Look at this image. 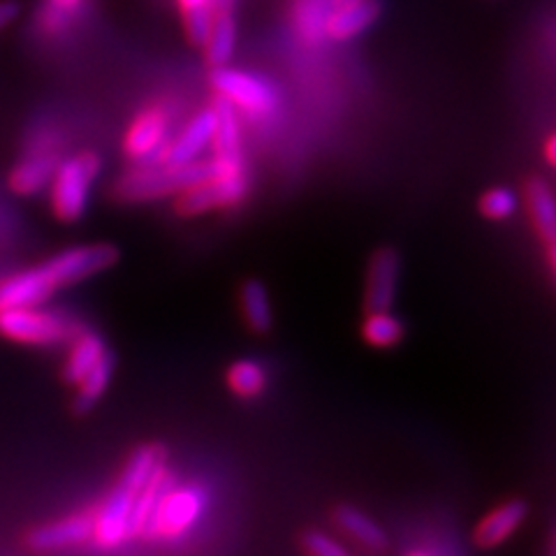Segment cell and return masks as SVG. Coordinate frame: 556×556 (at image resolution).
Here are the masks:
<instances>
[{"label": "cell", "mask_w": 556, "mask_h": 556, "mask_svg": "<svg viewBox=\"0 0 556 556\" xmlns=\"http://www.w3.org/2000/svg\"><path fill=\"white\" fill-rule=\"evenodd\" d=\"M225 378H228L230 390L243 399L260 396L267 388V371L263 364H257L253 359H239L230 364L228 376Z\"/></svg>", "instance_id": "27"}, {"label": "cell", "mask_w": 556, "mask_h": 556, "mask_svg": "<svg viewBox=\"0 0 556 556\" xmlns=\"http://www.w3.org/2000/svg\"><path fill=\"white\" fill-rule=\"evenodd\" d=\"M137 492L118 480L108 501L93 513V535L91 541L98 547L112 549L130 538V513Z\"/></svg>", "instance_id": "8"}, {"label": "cell", "mask_w": 556, "mask_h": 556, "mask_svg": "<svg viewBox=\"0 0 556 556\" xmlns=\"http://www.w3.org/2000/svg\"><path fill=\"white\" fill-rule=\"evenodd\" d=\"M59 155L56 153H30L26 155L24 161L16 163L10 172L8 177V184H10V190L16 195H35L40 193V190H45L51 181V177H54V172L59 167Z\"/></svg>", "instance_id": "17"}, {"label": "cell", "mask_w": 556, "mask_h": 556, "mask_svg": "<svg viewBox=\"0 0 556 556\" xmlns=\"http://www.w3.org/2000/svg\"><path fill=\"white\" fill-rule=\"evenodd\" d=\"M16 14H20V5L12 3V0H5V3H0V28L8 26Z\"/></svg>", "instance_id": "31"}, {"label": "cell", "mask_w": 556, "mask_h": 556, "mask_svg": "<svg viewBox=\"0 0 556 556\" xmlns=\"http://www.w3.org/2000/svg\"><path fill=\"white\" fill-rule=\"evenodd\" d=\"M70 325L42 306L0 308V337L26 345H51L67 339Z\"/></svg>", "instance_id": "4"}, {"label": "cell", "mask_w": 556, "mask_h": 556, "mask_svg": "<svg viewBox=\"0 0 556 556\" xmlns=\"http://www.w3.org/2000/svg\"><path fill=\"white\" fill-rule=\"evenodd\" d=\"M545 159L552 167H556V135H552L545 144Z\"/></svg>", "instance_id": "32"}, {"label": "cell", "mask_w": 556, "mask_h": 556, "mask_svg": "<svg viewBox=\"0 0 556 556\" xmlns=\"http://www.w3.org/2000/svg\"><path fill=\"white\" fill-rule=\"evenodd\" d=\"M302 545L313 556H345L348 554V549L325 531H306L302 535Z\"/></svg>", "instance_id": "30"}, {"label": "cell", "mask_w": 556, "mask_h": 556, "mask_svg": "<svg viewBox=\"0 0 556 556\" xmlns=\"http://www.w3.org/2000/svg\"><path fill=\"white\" fill-rule=\"evenodd\" d=\"M404 323L390 311L367 313V320L362 325V337L369 345L376 348H392L404 339Z\"/></svg>", "instance_id": "28"}, {"label": "cell", "mask_w": 556, "mask_h": 556, "mask_svg": "<svg viewBox=\"0 0 556 556\" xmlns=\"http://www.w3.org/2000/svg\"><path fill=\"white\" fill-rule=\"evenodd\" d=\"M341 0H294L292 20L300 35L308 42L327 38V20Z\"/></svg>", "instance_id": "21"}, {"label": "cell", "mask_w": 556, "mask_h": 556, "mask_svg": "<svg viewBox=\"0 0 556 556\" xmlns=\"http://www.w3.org/2000/svg\"><path fill=\"white\" fill-rule=\"evenodd\" d=\"M247 174L243 177H212L208 181L181 190L174 208H177L179 216H200L212 212V208L237 204L247 198Z\"/></svg>", "instance_id": "7"}, {"label": "cell", "mask_w": 556, "mask_h": 556, "mask_svg": "<svg viewBox=\"0 0 556 556\" xmlns=\"http://www.w3.org/2000/svg\"><path fill=\"white\" fill-rule=\"evenodd\" d=\"M399 274H402V255L394 249H378L367 267V290H364V308L367 313L390 311L396 298Z\"/></svg>", "instance_id": "10"}, {"label": "cell", "mask_w": 556, "mask_h": 556, "mask_svg": "<svg viewBox=\"0 0 556 556\" xmlns=\"http://www.w3.org/2000/svg\"><path fill=\"white\" fill-rule=\"evenodd\" d=\"M51 3H54L61 10H73L79 3V0H51Z\"/></svg>", "instance_id": "33"}, {"label": "cell", "mask_w": 556, "mask_h": 556, "mask_svg": "<svg viewBox=\"0 0 556 556\" xmlns=\"http://www.w3.org/2000/svg\"><path fill=\"white\" fill-rule=\"evenodd\" d=\"M112 376H114V355L108 351L93 364L89 371H86V376L77 382L79 390H77V396H75V402H73L75 413H79V415L81 413H89L96 406L98 399L104 392H108Z\"/></svg>", "instance_id": "22"}, {"label": "cell", "mask_w": 556, "mask_h": 556, "mask_svg": "<svg viewBox=\"0 0 556 556\" xmlns=\"http://www.w3.org/2000/svg\"><path fill=\"white\" fill-rule=\"evenodd\" d=\"M179 10L188 40L195 47H204L218 10L216 0H179Z\"/></svg>", "instance_id": "26"}, {"label": "cell", "mask_w": 556, "mask_h": 556, "mask_svg": "<svg viewBox=\"0 0 556 556\" xmlns=\"http://www.w3.org/2000/svg\"><path fill=\"white\" fill-rule=\"evenodd\" d=\"M212 84L220 98L232 102L239 110H247L253 116L271 114L278 108V91L267 79L257 75L220 65L214 67Z\"/></svg>", "instance_id": "5"}, {"label": "cell", "mask_w": 556, "mask_h": 556, "mask_svg": "<svg viewBox=\"0 0 556 556\" xmlns=\"http://www.w3.org/2000/svg\"><path fill=\"white\" fill-rule=\"evenodd\" d=\"M527 204L535 232L543 241H556V200L543 179H531L527 184Z\"/></svg>", "instance_id": "20"}, {"label": "cell", "mask_w": 556, "mask_h": 556, "mask_svg": "<svg viewBox=\"0 0 556 556\" xmlns=\"http://www.w3.org/2000/svg\"><path fill=\"white\" fill-rule=\"evenodd\" d=\"M165 459H167V452L161 445L137 447L130 455V459L124 468V473H121L118 480L128 484L130 490L139 492L153 478V473L165 464Z\"/></svg>", "instance_id": "25"}, {"label": "cell", "mask_w": 556, "mask_h": 556, "mask_svg": "<svg viewBox=\"0 0 556 556\" xmlns=\"http://www.w3.org/2000/svg\"><path fill=\"white\" fill-rule=\"evenodd\" d=\"M102 167L100 155L93 151H81L73 159L59 163L54 177L49 181L51 212L63 223L79 220L89 208L91 186Z\"/></svg>", "instance_id": "2"}, {"label": "cell", "mask_w": 556, "mask_h": 556, "mask_svg": "<svg viewBox=\"0 0 556 556\" xmlns=\"http://www.w3.org/2000/svg\"><path fill=\"white\" fill-rule=\"evenodd\" d=\"M206 51V61L212 67L228 65L237 49V20L232 8L216 10L212 30L202 47Z\"/></svg>", "instance_id": "18"}, {"label": "cell", "mask_w": 556, "mask_h": 556, "mask_svg": "<svg viewBox=\"0 0 556 556\" xmlns=\"http://www.w3.org/2000/svg\"><path fill=\"white\" fill-rule=\"evenodd\" d=\"M334 519L341 527V531L351 535L353 541H357L362 547L374 549V552H382L388 547L386 531H382L367 513L357 510L355 506H339L334 513Z\"/></svg>", "instance_id": "19"}, {"label": "cell", "mask_w": 556, "mask_h": 556, "mask_svg": "<svg viewBox=\"0 0 556 556\" xmlns=\"http://www.w3.org/2000/svg\"><path fill=\"white\" fill-rule=\"evenodd\" d=\"M480 212L492 220H506L517 212V195L506 186L486 190L480 200Z\"/></svg>", "instance_id": "29"}, {"label": "cell", "mask_w": 556, "mask_h": 556, "mask_svg": "<svg viewBox=\"0 0 556 556\" xmlns=\"http://www.w3.org/2000/svg\"><path fill=\"white\" fill-rule=\"evenodd\" d=\"M241 308L247 325L253 329L255 334H267L274 325V313L269 304V292L263 281L257 278H249L247 283L241 286Z\"/></svg>", "instance_id": "23"}, {"label": "cell", "mask_w": 556, "mask_h": 556, "mask_svg": "<svg viewBox=\"0 0 556 556\" xmlns=\"http://www.w3.org/2000/svg\"><path fill=\"white\" fill-rule=\"evenodd\" d=\"M118 257L121 253L112 243H91V247H75L51 255L45 263V269L61 290L114 267Z\"/></svg>", "instance_id": "6"}, {"label": "cell", "mask_w": 556, "mask_h": 556, "mask_svg": "<svg viewBox=\"0 0 556 556\" xmlns=\"http://www.w3.org/2000/svg\"><path fill=\"white\" fill-rule=\"evenodd\" d=\"M214 130H216V112L204 110L198 116H193V121L184 128V132L174 139V142L165 149V159L163 163H172V165H181V163H190L198 161L200 153L212 144L214 139Z\"/></svg>", "instance_id": "16"}, {"label": "cell", "mask_w": 556, "mask_h": 556, "mask_svg": "<svg viewBox=\"0 0 556 556\" xmlns=\"http://www.w3.org/2000/svg\"><path fill=\"white\" fill-rule=\"evenodd\" d=\"M216 112V130H214V163L216 174L214 177H243L247 165H243L241 153V132H239V118L235 112V104L225 98H216L214 102Z\"/></svg>", "instance_id": "9"}, {"label": "cell", "mask_w": 556, "mask_h": 556, "mask_svg": "<svg viewBox=\"0 0 556 556\" xmlns=\"http://www.w3.org/2000/svg\"><path fill=\"white\" fill-rule=\"evenodd\" d=\"M91 535H93V513H79L75 517L56 521V525H47L30 531L28 545L40 552L63 549V547H73V545L91 541Z\"/></svg>", "instance_id": "15"}, {"label": "cell", "mask_w": 556, "mask_h": 556, "mask_svg": "<svg viewBox=\"0 0 556 556\" xmlns=\"http://www.w3.org/2000/svg\"><path fill=\"white\" fill-rule=\"evenodd\" d=\"M206 498L200 486H169L153 508L142 535L147 541H174L195 527Z\"/></svg>", "instance_id": "3"}, {"label": "cell", "mask_w": 556, "mask_h": 556, "mask_svg": "<svg viewBox=\"0 0 556 556\" xmlns=\"http://www.w3.org/2000/svg\"><path fill=\"white\" fill-rule=\"evenodd\" d=\"M549 263H552V267L556 271V241L549 243Z\"/></svg>", "instance_id": "34"}, {"label": "cell", "mask_w": 556, "mask_h": 556, "mask_svg": "<svg viewBox=\"0 0 556 556\" xmlns=\"http://www.w3.org/2000/svg\"><path fill=\"white\" fill-rule=\"evenodd\" d=\"M59 288L51 281L45 265L30 267L0 281V308L42 306Z\"/></svg>", "instance_id": "12"}, {"label": "cell", "mask_w": 556, "mask_h": 556, "mask_svg": "<svg viewBox=\"0 0 556 556\" xmlns=\"http://www.w3.org/2000/svg\"><path fill=\"white\" fill-rule=\"evenodd\" d=\"M216 174L214 159L208 161H190L181 165L172 163H153L137 165L126 172L114 186V195L121 202H151L167 195H179L181 190L208 181Z\"/></svg>", "instance_id": "1"}, {"label": "cell", "mask_w": 556, "mask_h": 556, "mask_svg": "<svg viewBox=\"0 0 556 556\" xmlns=\"http://www.w3.org/2000/svg\"><path fill=\"white\" fill-rule=\"evenodd\" d=\"M167 126V114L161 110H147L139 114L124 137V151L128 159L137 161L139 165L151 163L155 155L165 159Z\"/></svg>", "instance_id": "11"}, {"label": "cell", "mask_w": 556, "mask_h": 556, "mask_svg": "<svg viewBox=\"0 0 556 556\" xmlns=\"http://www.w3.org/2000/svg\"><path fill=\"white\" fill-rule=\"evenodd\" d=\"M382 14V0H341L327 20V38L351 40L371 28Z\"/></svg>", "instance_id": "13"}, {"label": "cell", "mask_w": 556, "mask_h": 556, "mask_svg": "<svg viewBox=\"0 0 556 556\" xmlns=\"http://www.w3.org/2000/svg\"><path fill=\"white\" fill-rule=\"evenodd\" d=\"M527 515H529V508L521 498L503 503V506L494 508L490 515L482 517V521L473 531V543L484 549L498 547L501 543H506L521 525H525Z\"/></svg>", "instance_id": "14"}, {"label": "cell", "mask_w": 556, "mask_h": 556, "mask_svg": "<svg viewBox=\"0 0 556 556\" xmlns=\"http://www.w3.org/2000/svg\"><path fill=\"white\" fill-rule=\"evenodd\" d=\"M108 353V348H104V341L93 334V332H84L77 337V341L70 348V355L65 359V367H63V378L70 386H77V382L86 376L93 364Z\"/></svg>", "instance_id": "24"}]
</instances>
